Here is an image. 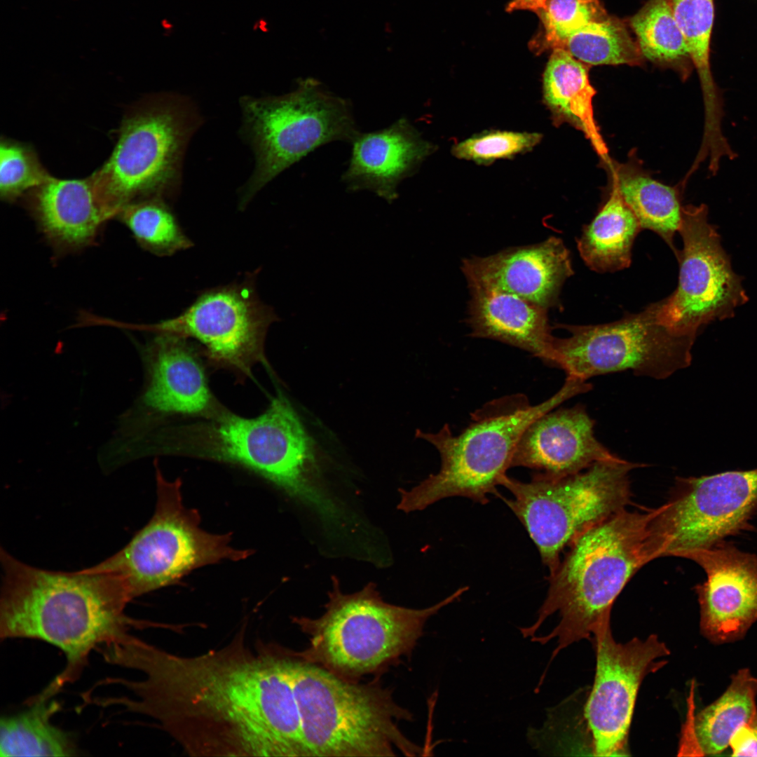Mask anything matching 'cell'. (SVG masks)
Wrapping results in <instances>:
<instances>
[{
  "instance_id": "cell-23",
  "label": "cell",
  "mask_w": 757,
  "mask_h": 757,
  "mask_svg": "<svg viewBox=\"0 0 757 757\" xmlns=\"http://www.w3.org/2000/svg\"><path fill=\"white\" fill-rule=\"evenodd\" d=\"M467 323L472 337L496 340L552 364L547 309L517 295L489 287H470Z\"/></svg>"
},
{
  "instance_id": "cell-28",
  "label": "cell",
  "mask_w": 757,
  "mask_h": 757,
  "mask_svg": "<svg viewBox=\"0 0 757 757\" xmlns=\"http://www.w3.org/2000/svg\"><path fill=\"white\" fill-rule=\"evenodd\" d=\"M619 168L613 186L634 212L641 229L657 233L676 254L674 236L681 226L683 207L678 191L627 167Z\"/></svg>"
},
{
  "instance_id": "cell-31",
  "label": "cell",
  "mask_w": 757,
  "mask_h": 757,
  "mask_svg": "<svg viewBox=\"0 0 757 757\" xmlns=\"http://www.w3.org/2000/svg\"><path fill=\"white\" fill-rule=\"evenodd\" d=\"M556 48L568 52L588 66L641 65L644 57L637 41L621 20L608 15L577 30Z\"/></svg>"
},
{
  "instance_id": "cell-33",
  "label": "cell",
  "mask_w": 757,
  "mask_h": 757,
  "mask_svg": "<svg viewBox=\"0 0 757 757\" xmlns=\"http://www.w3.org/2000/svg\"><path fill=\"white\" fill-rule=\"evenodd\" d=\"M538 15L543 27L539 39L533 41L538 52L556 48L577 30L608 15L599 0H547Z\"/></svg>"
},
{
  "instance_id": "cell-11",
  "label": "cell",
  "mask_w": 757,
  "mask_h": 757,
  "mask_svg": "<svg viewBox=\"0 0 757 757\" xmlns=\"http://www.w3.org/2000/svg\"><path fill=\"white\" fill-rule=\"evenodd\" d=\"M660 302L618 321L596 325H561L570 335L554 337L552 366L584 381L632 370L657 379L690 364L695 339L681 335L659 316Z\"/></svg>"
},
{
  "instance_id": "cell-37",
  "label": "cell",
  "mask_w": 757,
  "mask_h": 757,
  "mask_svg": "<svg viewBox=\"0 0 757 757\" xmlns=\"http://www.w3.org/2000/svg\"><path fill=\"white\" fill-rule=\"evenodd\" d=\"M546 2L547 0H512L507 4L506 11L530 10L538 15L545 8Z\"/></svg>"
},
{
  "instance_id": "cell-25",
  "label": "cell",
  "mask_w": 757,
  "mask_h": 757,
  "mask_svg": "<svg viewBox=\"0 0 757 757\" xmlns=\"http://www.w3.org/2000/svg\"><path fill=\"white\" fill-rule=\"evenodd\" d=\"M632 210L613 186L607 201L577 240L585 264L597 272H613L631 264L634 240L641 230Z\"/></svg>"
},
{
  "instance_id": "cell-30",
  "label": "cell",
  "mask_w": 757,
  "mask_h": 757,
  "mask_svg": "<svg viewBox=\"0 0 757 757\" xmlns=\"http://www.w3.org/2000/svg\"><path fill=\"white\" fill-rule=\"evenodd\" d=\"M669 4L699 77L704 115L718 116L723 112V102L710 64L714 0H669Z\"/></svg>"
},
{
  "instance_id": "cell-3",
  "label": "cell",
  "mask_w": 757,
  "mask_h": 757,
  "mask_svg": "<svg viewBox=\"0 0 757 757\" xmlns=\"http://www.w3.org/2000/svg\"><path fill=\"white\" fill-rule=\"evenodd\" d=\"M658 507H628L591 526L567 547L549 575L546 598L536 622L522 627L524 637L545 644L557 639L550 662L564 648L611 618L614 601L644 565L662 557L655 517Z\"/></svg>"
},
{
  "instance_id": "cell-9",
  "label": "cell",
  "mask_w": 757,
  "mask_h": 757,
  "mask_svg": "<svg viewBox=\"0 0 757 757\" xmlns=\"http://www.w3.org/2000/svg\"><path fill=\"white\" fill-rule=\"evenodd\" d=\"M156 462L157 500L153 517L131 540L107 559L90 567L119 575L132 599L174 584L192 571L252 554L231 545L229 533L200 527L197 510L182 500L180 479L168 481Z\"/></svg>"
},
{
  "instance_id": "cell-27",
  "label": "cell",
  "mask_w": 757,
  "mask_h": 757,
  "mask_svg": "<svg viewBox=\"0 0 757 757\" xmlns=\"http://www.w3.org/2000/svg\"><path fill=\"white\" fill-rule=\"evenodd\" d=\"M756 695L757 678L742 669L725 691L695 716L693 739L702 755H716L729 747L736 732L757 714Z\"/></svg>"
},
{
  "instance_id": "cell-12",
  "label": "cell",
  "mask_w": 757,
  "mask_h": 757,
  "mask_svg": "<svg viewBox=\"0 0 757 757\" xmlns=\"http://www.w3.org/2000/svg\"><path fill=\"white\" fill-rule=\"evenodd\" d=\"M273 310L256 291L254 275L207 289L179 315L134 329L193 339L214 367L233 373L243 381L257 363L271 367L264 353L266 334L275 320Z\"/></svg>"
},
{
  "instance_id": "cell-20",
  "label": "cell",
  "mask_w": 757,
  "mask_h": 757,
  "mask_svg": "<svg viewBox=\"0 0 757 757\" xmlns=\"http://www.w3.org/2000/svg\"><path fill=\"white\" fill-rule=\"evenodd\" d=\"M594 424L581 404L543 414L522 434L512 467L565 476L599 461L618 458L596 439Z\"/></svg>"
},
{
  "instance_id": "cell-34",
  "label": "cell",
  "mask_w": 757,
  "mask_h": 757,
  "mask_svg": "<svg viewBox=\"0 0 757 757\" xmlns=\"http://www.w3.org/2000/svg\"><path fill=\"white\" fill-rule=\"evenodd\" d=\"M47 172L32 146L2 138L0 144V196L12 202L46 182Z\"/></svg>"
},
{
  "instance_id": "cell-21",
  "label": "cell",
  "mask_w": 757,
  "mask_h": 757,
  "mask_svg": "<svg viewBox=\"0 0 757 757\" xmlns=\"http://www.w3.org/2000/svg\"><path fill=\"white\" fill-rule=\"evenodd\" d=\"M25 196L39 229L57 252L89 246L103 223L112 218L90 176L79 179L50 176Z\"/></svg>"
},
{
  "instance_id": "cell-1",
  "label": "cell",
  "mask_w": 757,
  "mask_h": 757,
  "mask_svg": "<svg viewBox=\"0 0 757 757\" xmlns=\"http://www.w3.org/2000/svg\"><path fill=\"white\" fill-rule=\"evenodd\" d=\"M100 651L142 678L111 679L134 697L100 704L152 718L189 756H308L279 646L252 651L240 630L223 648L184 656L125 632Z\"/></svg>"
},
{
  "instance_id": "cell-24",
  "label": "cell",
  "mask_w": 757,
  "mask_h": 757,
  "mask_svg": "<svg viewBox=\"0 0 757 757\" xmlns=\"http://www.w3.org/2000/svg\"><path fill=\"white\" fill-rule=\"evenodd\" d=\"M589 68L566 50L553 49L544 72V98L554 117L581 130L606 161L608 149L594 116L596 90L589 81Z\"/></svg>"
},
{
  "instance_id": "cell-13",
  "label": "cell",
  "mask_w": 757,
  "mask_h": 757,
  "mask_svg": "<svg viewBox=\"0 0 757 757\" xmlns=\"http://www.w3.org/2000/svg\"><path fill=\"white\" fill-rule=\"evenodd\" d=\"M678 233L683 240L682 250L675 254L678 283L660 301L659 316L675 332L695 339L702 327L732 318L748 296L716 227L709 222L706 205L683 206Z\"/></svg>"
},
{
  "instance_id": "cell-36",
  "label": "cell",
  "mask_w": 757,
  "mask_h": 757,
  "mask_svg": "<svg viewBox=\"0 0 757 757\" xmlns=\"http://www.w3.org/2000/svg\"><path fill=\"white\" fill-rule=\"evenodd\" d=\"M729 747L732 756H757V714L736 732Z\"/></svg>"
},
{
  "instance_id": "cell-26",
  "label": "cell",
  "mask_w": 757,
  "mask_h": 757,
  "mask_svg": "<svg viewBox=\"0 0 757 757\" xmlns=\"http://www.w3.org/2000/svg\"><path fill=\"white\" fill-rule=\"evenodd\" d=\"M43 691L29 707L17 714L1 717L0 756H71L78 754L71 735L51 722L59 705Z\"/></svg>"
},
{
  "instance_id": "cell-5",
  "label": "cell",
  "mask_w": 757,
  "mask_h": 757,
  "mask_svg": "<svg viewBox=\"0 0 757 757\" xmlns=\"http://www.w3.org/2000/svg\"><path fill=\"white\" fill-rule=\"evenodd\" d=\"M301 718L308 756H406L425 749L401 731L412 714L376 681L367 683L339 676L282 648Z\"/></svg>"
},
{
  "instance_id": "cell-7",
  "label": "cell",
  "mask_w": 757,
  "mask_h": 757,
  "mask_svg": "<svg viewBox=\"0 0 757 757\" xmlns=\"http://www.w3.org/2000/svg\"><path fill=\"white\" fill-rule=\"evenodd\" d=\"M325 613L318 618H292L308 636V645L294 651L299 658L350 680L381 673L411 656L428 620L458 599L468 589L461 587L441 601L422 609L383 601L376 585L344 594L336 578Z\"/></svg>"
},
{
  "instance_id": "cell-22",
  "label": "cell",
  "mask_w": 757,
  "mask_h": 757,
  "mask_svg": "<svg viewBox=\"0 0 757 757\" xmlns=\"http://www.w3.org/2000/svg\"><path fill=\"white\" fill-rule=\"evenodd\" d=\"M351 144L343 182L350 190H369L389 200L397 197L398 184L429 151L428 144L404 118L381 130L360 132Z\"/></svg>"
},
{
  "instance_id": "cell-2",
  "label": "cell",
  "mask_w": 757,
  "mask_h": 757,
  "mask_svg": "<svg viewBox=\"0 0 757 757\" xmlns=\"http://www.w3.org/2000/svg\"><path fill=\"white\" fill-rule=\"evenodd\" d=\"M1 639H32L62 650L66 666L46 687L56 694L74 681L90 652L126 631L132 600L122 578L91 568H38L1 550Z\"/></svg>"
},
{
  "instance_id": "cell-6",
  "label": "cell",
  "mask_w": 757,
  "mask_h": 757,
  "mask_svg": "<svg viewBox=\"0 0 757 757\" xmlns=\"http://www.w3.org/2000/svg\"><path fill=\"white\" fill-rule=\"evenodd\" d=\"M171 447L250 469L325 518L336 510L319 486V448L282 394L254 418L221 409L207 422L186 427Z\"/></svg>"
},
{
  "instance_id": "cell-8",
  "label": "cell",
  "mask_w": 757,
  "mask_h": 757,
  "mask_svg": "<svg viewBox=\"0 0 757 757\" xmlns=\"http://www.w3.org/2000/svg\"><path fill=\"white\" fill-rule=\"evenodd\" d=\"M641 465L618 458L565 476L539 472L528 482L507 475L501 486L512 496L498 497L524 525L551 573L577 536L628 507L629 472Z\"/></svg>"
},
{
  "instance_id": "cell-16",
  "label": "cell",
  "mask_w": 757,
  "mask_h": 757,
  "mask_svg": "<svg viewBox=\"0 0 757 757\" xmlns=\"http://www.w3.org/2000/svg\"><path fill=\"white\" fill-rule=\"evenodd\" d=\"M596 665L594 684L584 709L596 756L627 755L629 730L636 699L645 676L661 669L670 652L656 634L621 643L614 639L611 618L602 622L592 639Z\"/></svg>"
},
{
  "instance_id": "cell-19",
  "label": "cell",
  "mask_w": 757,
  "mask_h": 757,
  "mask_svg": "<svg viewBox=\"0 0 757 757\" xmlns=\"http://www.w3.org/2000/svg\"><path fill=\"white\" fill-rule=\"evenodd\" d=\"M461 269L469 288L500 289L547 310L559 304L561 287L573 274L569 251L554 236L486 257L466 258Z\"/></svg>"
},
{
  "instance_id": "cell-32",
  "label": "cell",
  "mask_w": 757,
  "mask_h": 757,
  "mask_svg": "<svg viewBox=\"0 0 757 757\" xmlns=\"http://www.w3.org/2000/svg\"><path fill=\"white\" fill-rule=\"evenodd\" d=\"M116 217L140 247L156 255L170 256L193 246L174 214L158 197L132 202Z\"/></svg>"
},
{
  "instance_id": "cell-10",
  "label": "cell",
  "mask_w": 757,
  "mask_h": 757,
  "mask_svg": "<svg viewBox=\"0 0 757 757\" xmlns=\"http://www.w3.org/2000/svg\"><path fill=\"white\" fill-rule=\"evenodd\" d=\"M242 103L257 157L245 201L320 146L335 141L352 143L360 132L350 102L314 78L299 79L296 88L286 95L247 97Z\"/></svg>"
},
{
  "instance_id": "cell-15",
  "label": "cell",
  "mask_w": 757,
  "mask_h": 757,
  "mask_svg": "<svg viewBox=\"0 0 757 757\" xmlns=\"http://www.w3.org/2000/svg\"><path fill=\"white\" fill-rule=\"evenodd\" d=\"M184 128L179 114L154 106L133 112L104 164L90 175L112 217L127 205L156 197L172 180Z\"/></svg>"
},
{
  "instance_id": "cell-29",
  "label": "cell",
  "mask_w": 757,
  "mask_h": 757,
  "mask_svg": "<svg viewBox=\"0 0 757 757\" xmlns=\"http://www.w3.org/2000/svg\"><path fill=\"white\" fill-rule=\"evenodd\" d=\"M629 23L644 58L689 78L694 66L669 0H648Z\"/></svg>"
},
{
  "instance_id": "cell-18",
  "label": "cell",
  "mask_w": 757,
  "mask_h": 757,
  "mask_svg": "<svg viewBox=\"0 0 757 757\" xmlns=\"http://www.w3.org/2000/svg\"><path fill=\"white\" fill-rule=\"evenodd\" d=\"M685 558L706 574L695 587L702 634L716 644L741 639L757 621V555L723 540Z\"/></svg>"
},
{
  "instance_id": "cell-4",
  "label": "cell",
  "mask_w": 757,
  "mask_h": 757,
  "mask_svg": "<svg viewBox=\"0 0 757 757\" xmlns=\"http://www.w3.org/2000/svg\"><path fill=\"white\" fill-rule=\"evenodd\" d=\"M591 388L586 381L567 376L554 395L536 405L523 393L488 402L472 413L470 423L458 435L452 432L449 424L436 432L417 430L416 437L430 443L439 452L441 467L411 490L399 489L397 508L404 512L422 510L453 496L487 503L489 495H499L497 488L512 468L517 444L529 424Z\"/></svg>"
},
{
  "instance_id": "cell-17",
  "label": "cell",
  "mask_w": 757,
  "mask_h": 757,
  "mask_svg": "<svg viewBox=\"0 0 757 757\" xmlns=\"http://www.w3.org/2000/svg\"><path fill=\"white\" fill-rule=\"evenodd\" d=\"M142 348L146 371L144 389L122 416L116 438L132 443L160 418L172 415L210 418L215 404L197 352L186 338L156 333Z\"/></svg>"
},
{
  "instance_id": "cell-35",
  "label": "cell",
  "mask_w": 757,
  "mask_h": 757,
  "mask_svg": "<svg viewBox=\"0 0 757 757\" xmlns=\"http://www.w3.org/2000/svg\"><path fill=\"white\" fill-rule=\"evenodd\" d=\"M540 139L538 133L496 131L463 141L453 151L458 158L486 163L526 151Z\"/></svg>"
},
{
  "instance_id": "cell-14",
  "label": "cell",
  "mask_w": 757,
  "mask_h": 757,
  "mask_svg": "<svg viewBox=\"0 0 757 757\" xmlns=\"http://www.w3.org/2000/svg\"><path fill=\"white\" fill-rule=\"evenodd\" d=\"M757 512V468L678 477L655 518L662 557L685 558L751 528Z\"/></svg>"
}]
</instances>
